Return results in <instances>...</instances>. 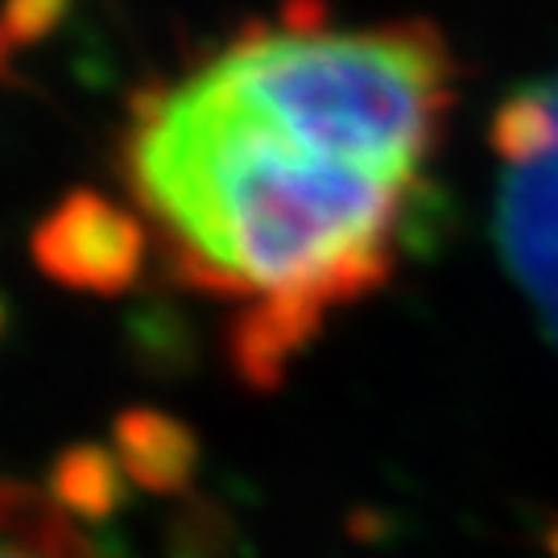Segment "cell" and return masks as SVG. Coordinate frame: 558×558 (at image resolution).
<instances>
[{
  "mask_svg": "<svg viewBox=\"0 0 558 558\" xmlns=\"http://www.w3.org/2000/svg\"><path fill=\"white\" fill-rule=\"evenodd\" d=\"M451 108L435 25H348L323 0H286L133 100L124 186L166 265L232 306L240 377L281 380L393 274Z\"/></svg>",
  "mask_w": 558,
  "mask_h": 558,
  "instance_id": "6da1fadb",
  "label": "cell"
},
{
  "mask_svg": "<svg viewBox=\"0 0 558 558\" xmlns=\"http://www.w3.org/2000/svg\"><path fill=\"white\" fill-rule=\"evenodd\" d=\"M493 154L500 248L558 339V75L500 104Z\"/></svg>",
  "mask_w": 558,
  "mask_h": 558,
  "instance_id": "7a4b0ae2",
  "label": "cell"
},
{
  "mask_svg": "<svg viewBox=\"0 0 558 558\" xmlns=\"http://www.w3.org/2000/svg\"><path fill=\"white\" fill-rule=\"evenodd\" d=\"M145 253H149V232L141 216L96 191L66 195L34 232V260L41 274L87 294L129 290L141 278Z\"/></svg>",
  "mask_w": 558,
  "mask_h": 558,
  "instance_id": "3957f363",
  "label": "cell"
},
{
  "mask_svg": "<svg viewBox=\"0 0 558 558\" xmlns=\"http://www.w3.org/2000/svg\"><path fill=\"white\" fill-rule=\"evenodd\" d=\"M0 558H100L54 493L0 480Z\"/></svg>",
  "mask_w": 558,
  "mask_h": 558,
  "instance_id": "277c9868",
  "label": "cell"
},
{
  "mask_svg": "<svg viewBox=\"0 0 558 558\" xmlns=\"http://www.w3.org/2000/svg\"><path fill=\"white\" fill-rule=\"evenodd\" d=\"M75 0H4L0 4V80L13 75V62L50 38Z\"/></svg>",
  "mask_w": 558,
  "mask_h": 558,
  "instance_id": "5b68a950",
  "label": "cell"
},
{
  "mask_svg": "<svg viewBox=\"0 0 558 558\" xmlns=\"http://www.w3.org/2000/svg\"><path fill=\"white\" fill-rule=\"evenodd\" d=\"M0 323H4V306H0Z\"/></svg>",
  "mask_w": 558,
  "mask_h": 558,
  "instance_id": "8992f818",
  "label": "cell"
}]
</instances>
